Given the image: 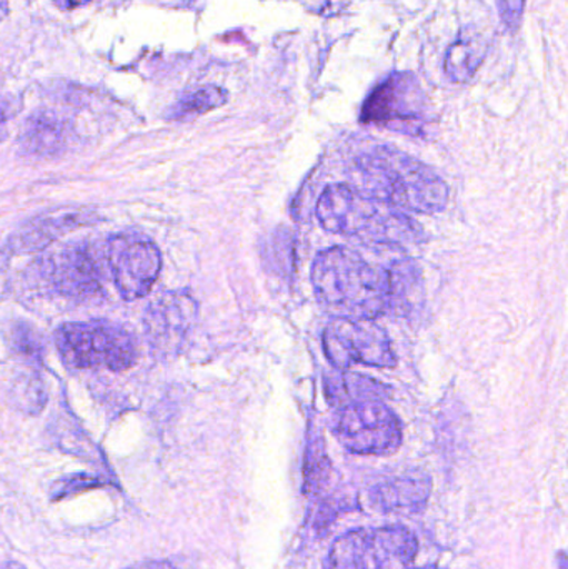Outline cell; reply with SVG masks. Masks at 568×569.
Instances as JSON below:
<instances>
[{
    "label": "cell",
    "mask_w": 568,
    "mask_h": 569,
    "mask_svg": "<svg viewBox=\"0 0 568 569\" xmlns=\"http://www.w3.org/2000/svg\"><path fill=\"white\" fill-rule=\"evenodd\" d=\"M423 90L412 73H392L386 82L380 83L363 103V123H383L396 127L417 123L422 120Z\"/></svg>",
    "instance_id": "obj_9"
},
{
    "label": "cell",
    "mask_w": 568,
    "mask_h": 569,
    "mask_svg": "<svg viewBox=\"0 0 568 569\" xmlns=\"http://www.w3.org/2000/svg\"><path fill=\"white\" fill-rule=\"evenodd\" d=\"M23 149L37 156H53L62 150L66 143V129L63 123L53 113H36L27 120L20 137Z\"/></svg>",
    "instance_id": "obj_15"
},
{
    "label": "cell",
    "mask_w": 568,
    "mask_h": 569,
    "mask_svg": "<svg viewBox=\"0 0 568 569\" xmlns=\"http://www.w3.org/2000/svg\"><path fill=\"white\" fill-rule=\"evenodd\" d=\"M46 277L57 293L70 300L93 301L102 295V270L87 243H70L52 253Z\"/></svg>",
    "instance_id": "obj_10"
},
{
    "label": "cell",
    "mask_w": 568,
    "mask_h": 569,
    "mask_svg": "<svg viewBox=\"0 0 568 569\" xmlns=\"http://www.w3.org/2000/svg\"><path fill=\"white\" fill-rule=\"evenodd\" d=\"M333 435L350 453L380 457L399 450L402 423L380 400L353 401L337 411Z\"/></svg>",
    "instance_id": "obj_6"
},
{
    "label": "cell",
    "mask_w": 568,
    "mask_h": 569,
    "mask_svg": "<svg viewBox=\"0 0 568 569\" xmlns=\"http://www.w3.org/2000/svg\"><path fill=\"white\" fill-rule=\"evenodd\" d=\"M110 276L123 300L149 295L162 270V253L152 240L133 233L112 237L107 246Z\"/></svg>",
    "instance_id": "obj_8"
},
{
    "label": "cell",
    "mask_w": 568,
    "mask_h": 569,
    "mask_svg": "<svg viewBox=\"0 0 568 569\" xmlns=\"http://www.w3.org/2000/svg\"><path fill=\"white\" fill-rule=\"evenodd\" d=\"M527 0H500V17L509 29H517Z\"/></svg>",
    "instance_id": "obj_20"
},
{
    "label": "cell",
    "mask_w": 568,
    "mask_h": 569,
    "mask_svg": "<svg viewBox=\"0 0 568 569\" xmlns=\"http://www.w3.org/2000/svg\"><path fill=\"white\" fill-rule=\"evenodd\" d=\"M432 493L427 477H400L382 481L369 491L373 510L387 515H416L426 508Z\"/></svg>",
    "instance_id": "obj_12"
},
{
    "label": "cell",
    "mask_w": 568,
    "mask_h": 569,
    "mask_svg": "<svg viewBox=\"0 0 568 569\" xmlns=\"http://www.w3.org/2000/svg\"><path fill=\"white\" fill-rule=\"evenodd\" d=\"M56 345L63 363L79 370H129L139 358L132 335L106 320L63 323L56 331Z\"/></svg>",
    "instance_id": "obj_4"
},
{
    "label": "cell",
    "mask_w": 568,
    "mask_h": 569,
    "mask_svg": "<svg viewBox=\"0 0 568 569\" xmlns=\"http://www.w3.org/2000/svg\"><path fill=\"white\" fill-rule=\"evenodd\" d=\"M387 310L400 317H412L422 310L423 279L412 260H400L387 270Z\"/></svg>",
    "instance_id": "obj_13"
},
{
    "label": "cell",
    "mask_w": 568,
    "mask_h": 569,
    "mask_svg": "<svg viewBox=\"0 0 568 569\" xmlns=\"http://www.w3.org/2000/svg\"><path fill=\"white\" fill-rule=\"evenodd\" d=\"M227 99H229V96L222 87H199V89L190 90L186 96L180 97L179 102L169 110L167 117L170 120L193 119V117L203 116L210 110L226 106Z\"/></svg>",
    "instance_id": "obj_17"
},
{
    "label": "cell",
    "mask_w": 568,
    "mask_h": 569,
    "mask_svg": "<svg viewBox=\"0 0 568 569\" xmlns=\"http://www.w3.org/2000/svg\"><path fill=\"white\" fill-rule=\"evenodd\" d=\"M197 318V303L186 291L160 295L147 308L143 325L147 340L160 353L179 351Z\"/></svg>",
    "instance_id": "obj_11"
},
{
    "label": "cell",
    "mask_w": 568,
    "mask_h": 569,
    "mask_svg": "<svg viewBox=\"0 0 568 569\" xmlns=\"http://www.w3.org/2000/svg\"><path fill=\"white\" fill-rule=\"evenodd\" d=\"M330 477V461L323 453L322 445L313 443L310 447L306 461V491L319 493L320 488L327 483Z\"/></svg>",
    "instance_id": "obj_18"
},
{
    "label": "cell",
    "mask_w": 568,
    "mask_h": 569,
    "mask_svg": "<svg viewBox=\"0 0 568 569\" xmlns=\"http://www.w3.org/2000/svg\"><path fill=\"white\" fill-rule=\"evenodd\" d=\"M419 543L403 527L352 530L333 541L327 569H412Z\"/></svg>",
    "instance_id": "obj_5"
},
{
    "label": "cell",
    "mask_w": 568,
    "mask_h": 569,
    "mask_svg": "<svg viewBox=\"0 0 568 569\" xmlns=\"http://www.w3.org/2000/svg\"><path fill=\"white\" fill-rule=\"evenodd\" d=\"M13 350L27 360L39 361L42 358L43 345L39 333L30 325L20 323L12 328L10 333Z\"/></svg>",
    "instance_id": "obj_19"
},
{
    "label": "cell",
    "mask_w": 568,
    "mask_h": 569,
    "mask_svg": "<svg viewBox=\"0 0 568 569\" xmlns=\"http://www.w3.org/2000/svg\"><path fill=\"white\" fill-rule=\"evenodd\" d=\"M130 569H176L169 561H146V563L137 565Z\"/></svg>",
    "instance_id": "obj_22"
},
{
    "label": "cell",
    "mask_w": 568,
    "mask_h": 569,
    "mask_svg": "<svg viewBox=\"0 0 568 569\" xmlns=\"http://www.w3.org/2000/svg\"><path fill=\"white\" fill-rule=\"evenodd\" d=\"M327 360L337 370L352 365L373 368H393L397 355L389 335L372 320L333 318L322 335Z\"/></svg>",
    "instance_id": "obj_7"
},
{
    "label": "cell",
    "mask_w": 568,
    "mask_h": 569,
    "mask_svg": "<svg viewBox=\"0 0 568 569\" xmlns=\"http://www.w3.org/2000/svg\"><path fill=\"white\" fill-rule=\"evenodd\" d=\"M352 179L357 190L402 212L434 216L449 203L446 180L426 163L392 147H377L357 157Z\"/></svg>",
    "instance_id": "obj_1"
},
{
    "label": "cell",
    "mask_w": 568,
    "mask_h": 569,
    "mask_svg": "<svg viewBox=\"0 0 568 569\" xmlns=\"http://www.w3.org/2000/svg\"><path fill=\"white\" fill-rule=\"evenodd\" d=\"M87 2H89V0H66L67 7H79Z\"/></svg>",
    "instance_id": "obj_24"
},
{
    "label": "cell",
    "mask_w": 568,
    "mask_h": 569,
    "mask_svg": "<svg viewBox=\"0 0 568 569\" xmlns=\"http://www.w3.org/2000/svg\"><path fill=\"white\" fill-rule=\"evenodd\" d=\"M327 395L330 400L339 401L342 405L353 403V401L380 400L383 395V385L369 380L362 375H330L327 380Z\"/></svg>",
    "instance_id": "obj_16"
},
{
    "label": "cell",
    "mask_w": 568,
    "mask_h": 569,
    "mask_svg": "<svg viewBox=\"0 0 568 569\" xmlns=\"http://www.w3.org/2000/svg\"><path fill=\"white\" fill-rule=\"evenodd\" d=\"M310 280L319 303L336 318L376 320L389 311L387 273L346 247L320 252Z\"/></svg>",
    "instance_id": "obj_3"
},
{
    "label": "cell",
    "mask_w": 568,
    "mask_h": 569,
    "mask_svg": "<svg viewBox=\"0 0 568 569\" xmlns=\"http://www.w3.org/2000/svg\"><path fill=\"white\" fill-rule=\"evenodd\" d=\"M489 53V43L476 30L460 32L446 56V73L452 82L466 83L476 76Z\"/></svg>",
    "instance_id": "obj_14"
},
{
    "label": "cell",
    "mask_w": 568,
    "mask_h": 569,
    "mask_svg": "<svg viewBox=\"0 0 568 569\" xmlns=\"http://www.w3.org/2000/svg\"><path fill=\"white\" fill-rule=\"evenodd\" d=\"M316 216L320 227L333 236L389 247L422 242V227L406 212L346 183L326 187L317 200Z\"/></svg>",
    "instance_id": "obj_2"
},
{
    "label": "cell",
    "mask_w": 568,
    "mask_h": 569,
    "mask_svg": "<svg viewBox=\"0 0 568 569\" xmlns=\"http://www.w3.org/2000/svg\"><path fill=\"white\" fill-rule=\"evenodd\" d=\"M0 569H26L22 565L16 563V561H7V563L0 565Z\"/></svg>",
    "instance_id": "obj_23"
},
{
    "label": "cell",
    "mask_w": 568,
    "mask_h": 569,
    "mask_svg": "<svg viewBox=\"0 0 568 569\" xmlns=\"http://www.w3.org/2000/svg\"><path fill=\"white\" fill-rule=\"evenodd\" d=\"M422 569H439V568H436V567H427V568H422Z\"/></svg>",
    "instance_id": "obj_25"
},
{
    "label": "cell",
    "mask_w": 568,
    "mask_h": 569,
    "mask_svg": "<svg viewBox=\"0 0 568 569\" xmlns=\"http://www.w3.org/2000/svg\"><path fill=\"white\" fill-rule=\"evenodd\" d=\"M13 116V106L9 102V100L3 99V97H0V123L6 122V120H9L10 117Z\"/></svg>",
    "instance_id": "obj_21"
}]
</instances>
